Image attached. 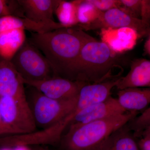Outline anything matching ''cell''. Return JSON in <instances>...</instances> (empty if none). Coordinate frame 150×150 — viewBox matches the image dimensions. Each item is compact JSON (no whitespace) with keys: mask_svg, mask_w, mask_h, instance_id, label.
<instances>
[{"mask_svg":"<svg viewBox=\"0 0 150 150\" xmlns=\"http://www.w3.org/2000/svg\"><path fill=\"white\" fill-rule=\"evenodd\" d=\"M95 39L76 25L44 33H32L28 40L46 57L55 76L68 79L82 48Z\"/></svg>","mask_w":150,"mask_h":150,"instance_id":"6da1fadb","label":"cell"},{"mask_svg":"<svg viewBox=\"0 0 150 150\" xmlns=\"http://www.w3.org/2000/svg\"><path fill=\"white\" fill-rule=\"evenodd\" d=\"M122 59L105 42L95 39L82 48L68 79L93 84L118 79L112 71L115 68L122 69Z\"/></svg>","mask_w":150,"mask_h":150,"instance_id":"7a4b0ae2","label":"cell"},{"mask_svg":"<svg viewBox=\"0 0 150 150\" xmlns=\"http://www.w3.org/2000/svg\"><path fill=\"white\" fill-rule=\"evenodd\" d=\"M139 114L127 111L80 126L70 125L68 133L61 139V147L63 150H95L106 137Z\"/></svg>","mask_w":150,"mask_h":150,"instance_id":"3957f363","label":"cell"},{"mask_svg":"<svg viewBox=\"0 0 150 150\" xmlns=\"http://www.w3.org/2000/svg\"><path fill=\"white\" fill-rule=\"evenodd\" d=\"M25 92L31 102L28 104L36 126L43 129L54 126L71 115L77 102L78 97L65 100L49 98L30 86Z\"/></svg>","mask_w":150,"mask_h":150,"instance_id":"277c9868","label":"cell"},{"mask_svg":"<svg viewBox=\"0 0 150 150\" xmlns=\"http://www.w3.org/2000/svg\"><path fill=\"white\" fill-rule=\"evenodd\" d=\"M10 61L24 80L40 81L55 76L46 57L28 39L25 40Z\"/></svg>","mask_w":150,"mask_h":150,"instance_id":"5b68a950","label":"cell"},{"mask_svg":"<svg viewBox=\"0 0 150 150\" xmlns=\"http://www.w3.org/2000/svg\"><path fill=\"white\" fill-rule=\"evenodd\" d=\"M0 114L3 124L8 134L22 135L36 131L37 126L27 100L1 97Z\"/></svg>","mask_w":150,"mask_h":150,"instance_id":"8992f818","label":"cell"},{"mask_svg":"<svg viewBox=\"0 0 150 150\" xmlns=\"http://www.w3.org/2000/svg\"><path fill=\"white\" fill-rule=\"evenodd\" d=\"M77 26L84 31L98 29L129 28L133 30L138 37L150 35V24L136 18L118 8L100 12L96 18L88 23H78Z\"/></svg>","mask_w":150,"mask_h":150,"instance_id":"52a82bcc","label":"cell"},{"mask_svg":"<svg viewBox=\"0 0 150 150\" xmlns=\"http://www.w3.org/2000/svg\"><path fill=\"white\" fill-rule=\"evenodd\" d=\"M68 125L69 123L64 119L54 126L41 131L11 136L4 140L1 145L11 148L30 145H57L60 143L62 133Z\"/></svg>","mask_w":150,"mask_h":150,"instance_id":"ba28073f","label":"cell"},{"mask_svg":"<svg viewBox=\"0 0 150 150\" xmlns=\"http://www.w3.org/2000/svg\"><path fill=\"white\" fill-rule=\"evenodd\" d=\"M23 80L24 84L36 89L43 95L55 100H65L78 97L83 83L60 77H53L40 81Z\"/></svg>","mask_w":150,"mask_h":150,"instance_id":"9c48e42d","label":"cell"},{"mask_svg":"<svg viewBox=\"0 0 150 150\" xmlns=\"http://www.w3.org/2000/svg\"><path fill=\"white\" fill-rule=\"evenodd\" d=\"M126 112L119 104L117 98L111 96L103 102L89 106L79 111L74 116L69 125L80 126L123 114Z\"/></svg>","mask_w":150,"mask_h":150,"instance_id":"30bf717a","label":"cell"},{"mask_svg":"<svg viewBox=\"0 0 150 150\" xmlns=\"http://www.w3.org/2000/svg\"><path fill=\"white\" fill-rule=\"evenodd\" d=\"M10 96L27 100L22 78L10 60L0 58V98Z\"/></svg>","mask_w":150,"mask_h":150,"instance_id":"8fae6325","label":"cell"},{"mask_svg":"<svg viewBox=\"0 0 150 150\" xmlns=\"http://www.w3.org/2000/svg\"><path fill=\"white\" fill-rule=\"evenodd\" d=\"M119 78L100 83L87 84L83 86L78 95L75 110L76 112L103 102L109 98L111 96V90L116 86Z\"/></svg>","mask_w":150,"mask_h":150,"instance_id":"7c38bea8","label":"cell"},{"mask_svg":"<svg viewBox=\"0 0 150 150\" xmlns=\"http://www.w3.org/2000/svg\"><path fill=\"white\" fill-rule=\"evenodd\" d=\"M25 18L38 23L54 21V14L62 1L18 0Z\"/></svg>","mask_w":150,"mask_h":150,"instance_id":"4fadbf2b","label":"cell"},{"mask_svg":"<svg viewBox=\"0 0 150 150\" xmlns=\"http://www.w3.org/2000/svg\"><path fill=\"white\" fill-rule=\"evenodd\" d=\"M150 61L145 59L131 61L130 70L125 76L119 78L116 86L119 90L129 88H149Z\"/></svg>","mask_w":150,"mask_h":150,"instance_id":"5bb4252c","label":"cell"},{"mask_svg":"<svg viewBox=\"0 0 150 150\" xmlns=\"http://www.w3.org/2000/svg\"><path fill=\"white\" fill-rule=\"evenodd\" d=\"M118 100L126 111L138 112L149 107L150 103V88H129L119 90Z\"/></svg>","mask_w":150,"mask_h":150,"instance_id":"9a60e30c","label":"cell"},{"mask_svg":"<svg viewBox=\"0 0 150 150\" xmlns=\"http://www.w3.org/2000/svg\"><path fill=\"white\" fill-rule=\"evenodd\" d=\"M95 150H139L136 138L126 124L111 133Z\"/></svg>","mask_w":150,"mask_h":150,"instance_id":"2e32d148","label":"cell"},{"mask_svg":"<svg viewBox=\"0 0 150 150\" xmlns=\"http://www.w3.org/2000/svg\"><path fill=\"white\" fill-rule=\"evenodd\" d=\"M138 115L131 118L126 123L136 139L142 137L144 132L150 128V107L144 110L141 115Z\"/></svg>","mask_w":150,"mask_h":150,"instance_id":"e0dca14e","label":"cell"},{"mask_svg":"<svg viewBox=\"0 0 150 150\" xmlns=\"http://www.w3.org/2000/svg\"><path fill=\"white\" fill-rule=\"evenodd\" d=\"M9 16L24 18L17 1L0 0V19Z\"/></svg>","mask_w":150,"mask_h":150,"instance_id":"ac0fdd59","label":"cell"},{"mask_svg":"<svg viewBox=\"0 0 150 150\" xmlns=\"http://www.w3.org/2000/svg\"><path fill=\"white\" fill-rule=\"evenodd\" d=\"M120 8L136 18H141L142 0H119Z\"/></svg>","mask_w":150,"mask_h":150,"instance_id":"d6986e66","label":"cell"},{"mask_svg":"<svg viewBox=\"0 0 150 150\" xmlns=\"http://www.w3.org/2000/svg\"><path fill=\"white\" fill-rule=\"evenodd\" d=\"M81 2L92 6L97 10L104 12L114 8H120L119 0H85Z\"/></svg>","mask_w":150,"mask_h":150,"instance_id":"ffe728a7","label":"cell"},{"mask_svg":"<svg viewBox=\"0 0 150 150\" xmlns=\"http://www.w3.org/2000/svg\"><path fill=\"white\" fill-rule=\"evenodd\" d=\"M142 137V139L137 142L139 150H150V128L144 132Z\"/></svg>","mask_w":150,"mask_h":150,"instance_id":"44dd1931","label":"cell"},{"mask_svg":"<svg viewBox=\"0 0 150 150\" xmlns=\"http://www.w3.org/2000/svg\"><path fill=\"white\" fill-rule=\"evenodd\" d=\"M142 2L141 19L146 23L150 24V1L142 0Z\"/></svg>","mask_w":150,"mask_h":150,"instance_id":"7402d4cb","label":"cell"},{"mask_svg":"<svg viewBox=\"0 0 150 150\" xmlns=\"http://www.w3.org/2000/svg\"><path fill=\"white\" fill-rule=\"evenodd\" d=\"M144 52L146 55L150 56V35L145 42L144 46Z\"/></svg>","mask_w":150,"mask_h":150,"instance_id":"603a6c76","label":"cell"},{"mask_svg":"<svg viewBox=\"0 0 150 150\" xmlns=\"http://www.w3.org/2000/svg\"><path fill=\"white\" fill-rule=\"evenodd\" d=\"M0 132H6L8 133L5 127L3 125V123H0Z\"/></svg>","mask_w":150,"mask_h":150,"instance_id":"cb8c5ba5","label":"cell"},{"mask_svg":"<svg viewBox=\"0 0 150 150\" xmlns=\"http://www.w3.org/2000/svg\"><path fill=\"white\" fill-rule=\"evenodd\" d=\"M38 150H51L50 149L46 147H40L38 149Z\"/></svg>","mask_w":150,"mask_h":150,"instance_id":"d4e9b609","label":"cell"},{"mask_svg":"<svg viewBox=\"0 0 150 150\" xmlns=\"http://www.w3.org/2000/svg\"><path fill=\"white\" fill-rule=\"evenodd\" d=\"M0 123H3L2 121L1 118V114H0Z\"/></svg>","mask_w":150,"mask_h":150,"instance_id":"484cf974","label":"cell"}]
</instances>
